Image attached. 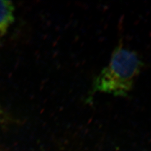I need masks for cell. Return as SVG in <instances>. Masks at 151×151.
Masks as SVG:
<instances>
[{
	"label": "cell",
	"instance_id": "cell-3",
	"mask_svg": "<svg viewBox=\"0 0 151 151\" xmlns=\"http://www.w3.org/2000/svg\"><path fill=\"white\" fill-rule=\"evenodd\" d=\"M2 114V108H1V106L0 105V116H1Z\"/></svg>",
	"mask_w": 151,
	"mask_h": 151
},
{
	"label": "cell",
	"instance_id": "cell-2",
	"mask_svg": "<svg viewBox=\"0 0 151 151\" xmlns=\"http://www.w3.org/2000/svg\"><path fill=\"white\" fill-rule=\"evenodd\" d=\"M15 7L10 1H0V37L8 32L15 22Z\"/></svg>",
	"mask_w": 151,
	"mask_h": 151
},
{
	"label": "cell",
	"instance_id": "cell-1",
	"mask_svg": "<svg viewBox=\"0 0 151 151\" xmlns=\"http://www.w3.org/2000/svg\"><path fill=\"white\" fill-rule=\"evenodd\" d=\"M143 62L134 50L124 47L119 42L108 65L94 79L92 90L125 97L133 88Z\"/></svg>",
	"mask_w": 151,
	"mask_h": 151
}]
</instances>
